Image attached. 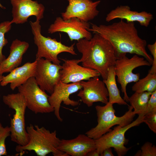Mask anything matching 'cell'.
<instances>
[{"instance_id": "33", "label": "cell", "mask_w": 156, "mask_h": 156, "mask_svg": "<svg viewBox=\"0 0 156 156\" xmlns=\"http://www.w3.org/2000/svg\"><path fill=\"white\" fill-rule=\"evenodd\" d=\"M0 8L2 9H5V8L0 3Z\"/></svg>"}, {"instance_id": "16", "label": "cell", "mask_w": 156, "mask_h": 156, "mask_svg": "<svg viewBox=\"0 0 156 156\" xmlns=\"http://www.w3.org/2000/svg\"><path fill=\"white\" fill-rule=\"evenodd\" d=\"M12 5V19L11 23L23 24L27 21L30 16H34L36 20L44 17V6L37 1L32 0H10Z\"/></svg>"}, {"instance_id": "15", "label": "cell", "mask_w": 156, "mask_h": 156, "mask_svg": "<svg viewBox=\"0 0 156 156\" xmlns=\"http://www.w3.org/2000/svg\"><path fill=\"white\" fill-rule=\"evenodd\" d=\"M64 62L60 71V80L68 83L87 80L101 76L97 71L79 65L78 59H61Z\"/></svg>"}, {"instance_id": "11", "label": "cell", "mask_w": 156, "mask_h": 156, "mask_svg": "<svg viewBox=\"0 0 156 156\" xmlns=\"http://www.w3.org/2000/svg\"><path fill=\"white\" fill-rule=\"evenodd\" d=\"M36 60V67L34 76L35 81L41 89L51 94L55 85L60 80L61 66L43 58Z\"/></svg>"}, {"instance_id": "4", "label": "cell", "mask_w": 156, "mask_h": 156, "mask_svg": "<svg viewBox=\"0 0 156 156\" xmlns=\"http://www.w3.org/2000/svg\"><path fill=\"white\" fill-rule=\"evenodd\" d=\"M113 105L108 102L104 106H95L97 124L87 131L86 135L95 140L111 131V128L113 126L117 125L124 127L133 121L136 114L131 106H129L128 110L124 115L118 117L115 114Z\"/></svg>"}, {"instance_id": "17", "label": "cell", "mask_w": 156, "mask_h": 156, "mask_svg": "<svg viewBox=\"0 0 156 156\" xmlns=\"http://www.w3.org/2000/svg\"><path fill=\"white\" fill-rule=\"evenodd\" d=\"M95 149V140L82 134L73 139L61 140L58 147L59 151L71 156H87Z\"/></svg>"}, {"instance_id": "21", "label": "cell", "mask_w": 156, "mask_h": 156, "mask_svg": "<svg viewBox=\"0 0 156 156\" xmlns=\"http://www.w3.org/2000/svg\"><path fill=\"white\" fill-rule=\"evenodd\" d=\"M114 66L110 67L109 69L107 76L103 79L108 93V102L113 104L128 105L127 102L120 96L116 79Z\"/></svg>"}, {"instance_id": "25", "label": "cell", "mask_w": 156, "mask_h": 156, "mask_svg": "<svg viewBox=\"0 0 156 156\" xmlns=\"http://www.w3.org/2000/svg\"><path fill=\"white\" fill-rule=\"evenodd\" d=\"M10 135V127H3L0 122V156L7 154L5 142L7 138Z\"/></svg>"}, {"instance_id": "2", "label": "cell", "mask_w": 156, "mask_h": 156, "mask_svg": "<svg viewBox=\"0 0 156 156\" xmlns=\"http://www.w3.org/2000/svg\"><path fill=\"white\" fill-rule=\"evenodd\" d=\"M77 48L82 56L78 60L82 66L98 72L103 79L107 76L109 68L114 66L116 60L113 48L107 40L94 34L90 40L77 41Z\"/></svg>"}, {"instance_id": "14", "label": "cell", "mask_w": 156, "mask_h": 156, "mask_svg": "<svg viewBox=\"0 0 156 156\" xmlns=\"http://www.w3.org/2000/svg\"><path fill=\"white\" fill-rule=\"evenodd\" d=\"M68 4L65 12L61 13L62 18L67 20L76 17L83 21L88 22L97 16L99 13L97 7L100 0L93 1L92 0H67Z\"/></svg>"}, {"instance_id": "9", "label": "cell", "mask_w": 156, "mask_h": 156, "mask_svg": "<svg viewBox=\"0 0 156 156\" xmlns=\"http://www.w3.org/2000/svg\"><path fill=\"white\" fill-rule=\"evenodd\" d=\"M18 88V92L25 98L27 107L35 114L54 112L49 102V96L40 88L34 77L30 78Z\"/></svg>"}, {"instance_id": "28", "label": "cell", "mask_w": 156, "mask_h": 156, "mask_svg": "<svg viewBox=\"0 0 156 156\" xmlns=\"http://www.w3.org/2000/svg\"><path fill=\"white\" fill-rule=\"evenodd\" d=\"M147 46L153 58L152 66L148 73L156 74V42L152 44H149Z\"/></svg>"}, {"instance_id": "10", "label": "cell", "mask_w": 156, "mask_h": 156, "mask_svg": "<svg viewBox=\"0 0 156 156\" xmlns=\"http://www.w3.org/2000/svg\"><path fill=\"white\" fill-rule=\"evenodd\" d=\"M90 27V24L88 22L77 18L64 20L62 17H57L49 26L48 32L50 34L57 32L66 33L71 41H78L82 39L89 40L92 37L91 32L88 30Z\"/></svg>"}, {"instance_id": "3", "label": "cell", "mask_w": 156, "mask_h": 156, "mask_svg": "<svg viewBox=\"0 0 156 156\" xmlns=\"http://www.w3.org/2000/svg\"><path fill=\"white\" fill-rule=\"evenodd\" d=\"M29 140L24 146H17V152L33 151L38 156H46L50 153L54 156H69L58 149L60 140L57 136L56 131L51 132L44 127L30 124L26 128Z\"/></svg>"}, {"instance_id": "24", "label": "cell", "mask_w": 156, "mask_h": 156, "mask_svg": "<svg viewBox=\"0 0 156 156\" xmlns=\"http://www.w3.org/2000/svg\"><path fill=\"white\" fill-rule=\"evenodd\" d=\"M12 24L10 21H9L0 23V63L6 58L2 53V50L3 47L8 42L7 39L5 37V34L11 29Z\"/></svg>"}, {"instance_id": "23", "label": "cell", "mask_w": 156, "mask_h": 156, "mask_svg": "<svg viewBox=\"0 0 156 156\" xmlns=\"http://www.w3.org/2000/svg\"><path fill=\"white\" fill-rule=\"evenodd\" d=\"M132 90L138 92L152 93L156 90V74L148 73L145 77L135 82L132 87Z\"/></svg>"}, {"instance_id": "18", "label": "cell", "mask_w": 156, "mask_h": 156, "mask_svg": "<svg viewBox=\"0 0 156 156\" xmlns=\"http://www.w3.org/2000/svg\"><path fill=\"white\" fill-rule=\"evenodd\" d=\"M116 18L125 19L128 22H137L141 25L147 27L153 19V17L151 13L145 11L139 12L131 10L128 5H120L107 14L105 21L109 22Z\"/></svg>"}, {"instance_id": "31", "label": "cell", "mask_w": 156, "mask_h": 156, "mask_svg": "<svg viewBox=\"0 0 156 156\" xmlns=\"http://www.w3.org/2000/svg\"><path fill=\"white\" fill-rule=\"evenodd\" d=\"M100 154L97 150L95 149L90 152L87 155V156H99Z\"/></svg>"}, {"instance_id": "12", "label": "cell", "mask_w": 156, "mask_h": 156, "mask_svg": "<svg viewBox=\"0 0 156 156\" xmlns=\"http://www.w3.org/2000/svg\"><path fill=\"white\" fill-rule=\"evenodd\" d=\"M82 88L80 82L66 83L60 80L55 85L53 92L49 96L48 101L53 108L55 115L59 121L61 122L63 121L60 112L61 103L63 102L66 105L73 107L78 105L79 101L71 99L70 96Z\"/></svg>"}, {"instance_id": "26", "label": "cell", "mask_w": 156, "mask_h": 156, "mask_svg": "<svg viewBox=\"0 0 156 156\" xmlns=\"http://www.w3.org/2000/svg\"><path fill=\"white\" fill-rule=\"evenodd\" d=\"M143 121L151 131L156 133V110L145 114Z\"/></svg>"}, {"instance_id": "29", "label": "cell", "mask_w": 156, "mask_h": 156, "mask_svg": "<svg viewBox=\"0 0 156 156\" xmlns=\"http://www.w3.org/2000/svg\"><path fill=\"white\" fill-rule=\"evenodd\" d=\"M156 110V90L152 93L148 101L145 114Z\"/></svg>"}, {"instance_id": "32", "label": "cell", "mask_w": 156, "mask_h": 156, "mask_svg": "<svg viewBox=\"0 0 156 156\" xmlns=\"http://www.w3.org/2000/svg\"><path fill=\"white\" fill-rule=\"evenodd\" d=\"M4 76L3 75H0V84ZM0 96H1V95L0 94Z\"/></svg>"}, {"instance_id": "27", "label": "cell", "mask_w": 156, "mask_h": 156, "mask_svg": "<svg viewBox=\"0 0 156 156\" xmlns=\"http://www.w3.org/2000/svg\"><path fill=\"white\" fill-rule=\"evenodd\" d=\"M140 156H156V147L149 142L145 143L139 150Z\"/></svg>"}, {"instance_id": "5", "label": "cell", "mask_w": 156, "mask_h": 156, "mask_svg": "<svg viewBox=\"0 0 156 156\" xmlns=\"http://www.w3.org/2000/svg\"><path fill=\"white\" fill-rule=\"evenodd\" d=\"M3 103L14 111L13 117L10 118L11 139L18 145L24 146L29 140L25 127V114L27 105L23 95L18 92L4 95Z\"/></svg>"}, {"instance_id": "19", "label": "cell", "mask_w": 156, "mask_h": 156, "mask_svg": "<svg viewBox=\"0 0 156 156\" xmlns=\"http://www.w3.org/2000/svg\"><path fill=\"white\" fill-rule=\"evenodd\" d=\"M37 61L27 62L23 66L17 67L4 76L0 83L2 86L10 83V87L12 90L25 83L30 78L34 77L36 71Z\"/></svg>"}, {"instance_id": "22", "label": "cell", "mask_w": 156, "mask_h": 156, "mask_svg": "<svg viewBox=\"0 0 156 156\" xmlns=\"http://www.w3.org/2000/svg\"><path fill=\"white\" fill-rule=\"evenodd\" d=\"M152 93L135 92L129 97V102L136 114L144 115L147 103Z\"/></svg>"}, {"instance_id": "7", "label": "cell", "mask_w": 156, "mask_h": 156, "mask_svg": "<svg viewBox=\"0 0 156 156\" xmlns=\"http://www.w3.org/2000/svg\"><path fill=\"white\" fill-rule=\"evenodd\" d=\"M137 118L128 125L124 127L117 125L113 130L95 140L96 149L101 155L106 148H113L118 156L125 155L130 148L125 146L128 141L125 138L126 132L131 128L138 126L143 122L144 115H139Z\"/></svg>"}, {"instance_id": "20", "label": "cell", "mask_w": 156, "mask_h": 156, "mask_svg": "<svg viewBox=\"0 0 156 156\" xmlns=\"http://www.w3.org/2000/svg\"><path fill=\"white\" fill-rule=\"evenodd\" d=\"M29 47L28 43L16 39L10 47V54L7 58L0 63V75L10 72L20 65L23 56Z\"/></svg>"}, {"instance_id": "1", "label": "cell", "mask_w": 156, "mask_h": 156, "mask_svg": "<svg viewBox=\"0 0 156 156\" xmlns=\"http://www.w3.org/2000/svg\"><path fill=\"white\" fill-rule=\"evenodd\" d=\"M91 24V27L88 30L110 42L116 60L129 53L143 57L152 65L153 58L146 51V41L139 37L134 22L121 20L108 25Z\"/></svg>"}, {"instance_id": "8", "label": "cell", "mask_w": 156, "mask_h": 156, "mask_svg": "<svg viewBox=\"0 0 156 156\" xmlns=\"http://www.w3.org/2000/svg\"><path fill=\"white\" fill-rule=\"evenodd\" d=\"M151 65L144 58L134 54L131 58L125 55L117 59L114 66L117 81L121 87L124 93L123 99L129 102V97L126 91L127 84L132 82H135L140 79L139 73H135L133 71L136 68L142 66H150Z\"/></svg>"}, {"instance_id": "6", "label": "cell", "mask_w": 156, "mask_h": 156, "mask_svg": "<svg viewBox=\"0 0 156 156\" xmlns=\"http://www.w3.org/2000/svg\"><path fill=\"white\" fill-rule=\"evenodd\" d=\"M29 23L34 36V43L38 48L36 60L44 58L54 64L60 65L61 61L58 57L59 54L67 52L73 55H77L75 50V43L67 46L55 38L44 36L41 33V27L39 20H36L34 22L30 21Z\"/></svg>"}, {"instance_id": "13", "label": "cell", "mask_w": 156, "mask_h": 156, "mask_svg": "<svg viewBox=\"0 0 156 156\" xmlns=\"http://www.w3.org/2000/svg\"><path fill=\"white\" fill-rule=\"evenodd\" d=\"M82 88L77 96L88 107L92 106L94 103L100 102L105 104L108 102V93L105 85L99 77L91 78L87 81H80Z\"/></svg>"}, {"instance_id": "30", "label": "cell", "mask_w": 156, "mask_h": 156, "mask_svg": "<svg viewBox=\"0 0 156 156\" xmlns=\"http://www.w3.org/2000/svg\"><path fill=\"white\" fill-rule=\"evenodd\" d=\"M101 156H114L112 153L111 148H107L105 149L103 151Z\"/></svg>"}]
</instances>
